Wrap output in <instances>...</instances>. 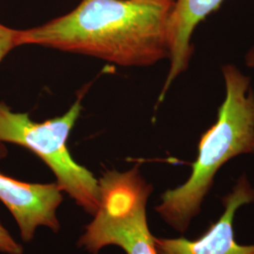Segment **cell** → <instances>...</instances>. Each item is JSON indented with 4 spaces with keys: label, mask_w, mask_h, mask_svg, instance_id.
Returning a JSON list of instances; mask_svg holds the SVG:
<instances>
[{
    "label": "cell",
    "mask_w": 254,
    "mask_h": 254,
    "mask_svg": "<svg viewBox=\"0 0 254 254\" xmlns=\"http://www.w3.org/2000/svg\"><path fill=\"white\" fill-rule=\"evenodd\" d=\"M246 65L254 69V47L246 55Z\"/></svg>",
    "instance_id": "cell-10"
},
{
    "label": "cell",
    "mask_w": 254,
    "mask_h": 254,
    "mask_svg": "<svg viewBox=\"0 0 254 254\" xmlns=\"http://www.w3.org/2000/svg\"><path fill=\"white\" fill-rule=\"evenodd\" d=\"M224 0H174L169 18L170 70L160 92L158 103L164 100L174 80L187 69L193 53L191 36L195 28Z\"/></svg>",
    "instance_id": "cell-7"
},
{
    "label": "cell",
    "mask_w": 254,
    "mask_h": 254,
    "mask_svg": "<svg viewBox=\"0 0 254 254\" xmlns=\"http://www.w3.org/2000/svg\"><path fill=\"white\" fill-rule=\"evenodd\" d=\"M225 100L217 122L200 136L198 156L189 180L162 194L156 212L175 230L184 233L200 211L215 175L230 159L254 154V92L250 77L233 64L222 67Z\"/></svg>",
    "instance_id": "cell-2"
},
{
    "label": "cell",
    "mask_w": 254,
    "mask_h": 254,
    "mask_svg": "<svg viewBox=\"0 0 254 254\" xmlns=\"http://www.w3.org/2000/svg\"><path fill=\"white\" fill-rule=\"evenodd\" d=\"M0 252L7 254H23L22 246L17 243L9 232L0 223Z\"/></svg>",
    "instance_id": "cell-9"
},
{
    "label": "cell",
    "mask_w": 254,
    "mask_h": 254,
    "mask_svg": "<svg viewBox=\"0 0 254 254\" xmlns=\"http://www.w3.org/2000/svg\"><path fill=\"white\" fill-rule=\"evenodd\" d=\"M98 182L100 205L79 237L78 246L91 254L115 245L127 254H157L146 215L153 187L137 167L127 172L108 171Z\"/></svg>",
    "instance_id": "cell-4"
},
{
    "label": "cell",
    "mask_w": 254,
    "mask_h": 254,
    "mask_svg": "<svg viewBox=\"0 0 254 254\" xmlns=\"http://www.w3.org/2000/svg\"><path fill=\"white\" fill-rule=\"evenodd\" d=\"M81 109L79 98L63 116L35 123L27 113L13 112L0 102V142L23 146L38 155L54 173L60 189L93 216L100 205L99 182L73 160L67 148Z\"/></svg>",
    "instance_id": "cell-3"
},
{
    "label": "cell",
    "mask_w": 254,
    "mask_h": 254,
    "mask_svg": "<svg viewBox=\"0 0 254 254\" xmlns=\"http://www.w3.org/2000/svg\"><path fill=\"white\" fill-rule=\"evenodd\" d=\"M174 0H82L69 13L21 30L20 44L88 55L127 67L170 57Z\"/></svg>",
    "instance_id": "cell-1"
},
{
    "label": "cell",
    "mask_w": 254,
    "mask_h": 254,
    "mask_svg": "<svg viewBox=\"0 0 254 254\" xmlns=\"http://www.w3.org/2000/svg\"><path fill=\"white\" fill-rule=\"evenodd\" d=\"M254 201V190L242 176L234 190L222 199L225 211L198 240L187 238H154L157 254H254V245H238L234 236L236 210Z\"/></svg>",
    "instance_id": "cell-6"
},
{
    "label": "cell",
    "mask_w": 254,
    "mask_h": 254,
    "mask_svg": "<svg viewBox=\"0 0 254 254\" xmlns=\"http://www.w3.org/2000/svg\"><path fill=\"white\" fill-rule=\"evenodd\" d=\"M21 30L13 29L0 24V63L9 52L21 46L20 44ZM7 149L2 142H0V159L7 155Z\"/></svg>",
    "instance_id": "cell-8"
},
{
    "label": "cell",
    "mask_w": 254,
    "mask_h": 254,
    "mask_svg": "<svg viewBox=\"0 0 254 254\" xmlns=\"http://www.w3.org/2000/svg\"><path fill=\"white\" fill-rule=\"evenodd\" d=\"M63 190L54 184L20 182L0 173V200L17 222L21 237L29 242L40 226L60 231L57 210L63 202Z\"/></svg>",
    "instance_id": "cell-5"
},
{
    "label": "cell",
    "mask_w": 254,
    "mask_h": 254,
    "mask_svg": "<svg viewBox=\"0 0 254 254\" xmlns=\"http://www.w3.org/2000/svg\"></svg>",
    "instance_id": "cell-11"
}]
</instances>
